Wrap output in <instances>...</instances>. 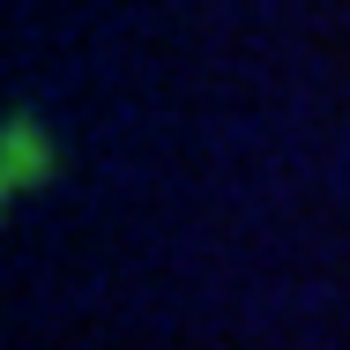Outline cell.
I'll list each match as a JSON object with an SVG mask.
<instances>
[{
  "label": "cell",
  "mask_w": 350,
  "mask_h": 350,
  "mask_svg": "<svg viewBox=\"0 0 350 350\" xmlns=\"http://www.w3.org/2000/svg\"><path fill=\"white\" fill-rule=\"evenodd\" d=\"M38 179H53V135H45L30 112H15V120L0 127V209H8V194H23V187H38Z\"/></svg>",
  "instance_id": "6da1fadb"
}]
</instances>
